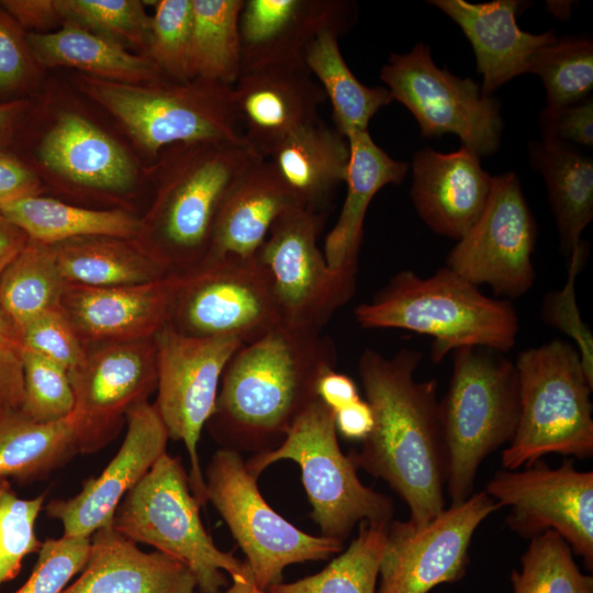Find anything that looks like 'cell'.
Here are the masks:
<instances>
[{
    "instance_id": "1",
    "label": "cell",
    "mask_w": 593,
    "mask_h": 593,
    "mask_svg": "<svg viewBox=\"0 0 593 593\" xmlns=\"http://www.w3.org/2000/svg\"><path fill=\"white\" fill-rule=\"evenodd\" d=\"M422 359L412 348L392 357L362 351L358 373L373 426L360 450L349 455L357 469L384 480L400 495L415 527L445 510L446 485L437 383L415 378Z\"/></svg>"
},
{
    "instance_id": "2",
    "label": "cell",
    "mask_w": 593,
    "mask_h": 593,
    "mask_svg": "<svg viewBox=\"0 0 593 593\" xmlns=\"http://www.w3.org/2000/svg\"><path fill=\"white\" fill-rule=\"evenodd\" d=\"M335 362L333 342L318 331L280 324L244 344L222 374L208 422L214 439L238 452L276 448L317 399L318 379Z\"/></svg>"
},
{
    "instance_id": "3",
    "label": "cell",
    "mask_w": 593,
    "mask_h": 593,
    "mask_svg": "<svg viewBox=\"0 0 593 593\" xmlns=\"http://www.w3.org/2000/svg\"><path fill=\"white\" fill-rule=\"evenodd\" d=\"M354 316L362 328L430 336L435 362L463 347L506 353L519 333L518 315L510 301L486 296L446 266L428 277L399 271L370 302L355 307Z\"/></svg>"
},
{
    "instance_id": "4",
    "label": "cell",
    "mask_w": 593,
    "mask_h": 593,
    "mask_svg": "<svg viewBox=\"0 0 593 593\" xmlns=\"http://www.w3.org/2000/svg\"><path fill=\"white\" fill-rule=\"evenodd\" d=\"M262 158L246 141L172 146L143 233L172 272L190 271L204 261L226 193Z\"/></svg>"
},
{
    "instance_id": "5",
    "label": "cell",
    "mask_w": 593,
    "mask_h": 593,
    "mask_svg": "<svg viewBox=\"0 0 593 593\" xmlns=\"http://www.w3.org/2000/svg\"><path fill=\"white\" fill-rule=\"evenodd\" d=\"M483 347L452 351L448 389L439 401L446 485L450 504L473 493L482 461L510 444L519 417L515 363Z\"/></svg>"
},
{
    "instance_id": "6",
    "label": "cell",
    "mask_w": 593,
    "mask_h": 593,
    "mask_svg": "<svg viewBox=\"0 0 593 593\" xmlns=\"http://www.w3.org/2000/svg\"><path fill=\"white\" fill-rule=\"evenodd\" d=\"M514 363L519 417L513 439L502 451L503 469L529 467L548 454L591 457L593 383L575 346L552 339L521 351Z\"/></svg>"
},
{
    "instance_id": "7",
    "label": "cell",
    "mask_w": 593,
    "mask_h": 593,
    "mask_svg": "<svg viewBox=\"0 0 593 593\" xmlns=\"http://www.w3.org/2000/svg\"><path fill=\"white\" fill-rule=\"evenodd\" d=\"M200 506L180 458L166 451L121 501L112 525L132 541L184 563L199 593H221L227 584L225 572L238 579L248 564L216 547L201 521Z\"/></svg>"
},
{
    "instance_id": "8",
    "label": "cell",
    "mask_w": 593,
    "mask_h": 593,
    "mask_svg": "<svg viewBox=\"0 0 593 593\" xmlns=\"http://www.w3.org/2000/svg\"><path fill=\"white\" fill-rule=\"evenodd\" d=\"M280 460L299 465L312 506L311 517L321 536L344 542L357 523L392 521V499L360 481L351 458L339 448L334 414L318 398L301 413L276 448L255 454L245 462L258 478Z\"/></svg>"
},
{
    "instance_id": "9",
    "label": "cell",
    "mask_w": 593,
    "mask_h": 593,
    "mask_svg": "<svg viewBox=\"0 0 593 593\" xmlns=\"http://www.w3.org/2000/svg\"><path fill=\"white\" fill-rule=\"evenodd\" d=\"M78 83L150 155L178 144L245 141L233 86L202 79L125 83L86 75Z\"/></svg>"
},
{
    "instance_id": "10",
    "label": "cell",
    "mask_w": 593,
    "mask_h": 593,
    "mask_svg": "<svg viewBox=\"0 0 593 593\" xmlns=\"http://www.w3.org/2000/svg\"><path fill=\"white\" fill-rule=\"evenodd\" d=\"M257 479L238 451H215L204 473L206 502L222 516L246 556L251 577L261 590L282 582L294 563L326 560L342 552L344 542L300 530L262 497Z\"/></svg>"
},
{
    "instance_id": "11",
    "label": "cell",
    "mask_w": 593,
    "mask_h": 593,
    "mask_svg": "<svg viewBox=\"0 0 593 593\" xmlns=\"http://www.w3.org/2000/svg\"><path fill=\"white\" fill-rule=\"evenodd\" d=\"M380 79L392 99L414 115L423 137L455 134L479 157L499 148L503 130L499 100L485 97L471 78L439 68L426 44L391 54Z\"/></svg>"
},
{
    "instance_id": "12",
    "label": "cell",
    "mask_w": 593,
    "mask_h": 593,
    "mask_svg": "<svg viewBox=\"0 0 593 593\" xmlns=\"http://www.w3.org/2000/svg\"><path fill=\"white\" fill-rule=\"evenodd\" d=\"M157 398L154 406L169 438L182 441L189 455L191 491L206 503L198 445L214 413L219 385L230 359L244 344L231 336L195 337L166 324L154 335Z\"/></svg>"
},
{
    "instance_id": "13",
    "label": "cell",
    "mask_w": 593,
    "mask_h": 593,
    "mask_svg": "<svg viewBox=\"0 0 593 593\" xmlns=\"http://www.w3.org/2000/svg\"><path fill=\"white\" fill-rule=\"evenodd\" d=\"M167 324L189 336H231L249 344L282 320L270 273L256 255L184 272Z\"/></svg>"
},
{
    "instance_id": "14",
    "label": "cell",
    "mask_w": 593,
    "mask_h": 593,
    "mask_svg": "<svg viewBox=\"0 0 593 593\" xmlns=\"http://www.w3.org/2000/svg\"><path fill=\"white\" fill-rule=\"evenodd\" d=\"M318 212L303 206L284 211L257 253L270 273L282 324L321 332L356 289L354 270H332L317 246Z\"/></svg>"
},
{
    "instance_id": "15",
    "label": "cell",
    "mask_w": 593,
    "mask_h": 593,
    "mask_svg": "<svg viewBox=\"0 0 593 593\" xmlns=\"http://www.w3.org/2000/svg\"><path fill=\"white\" fill-rule=\"evenodd\" d=\"M536 240L537 225L519 179L508 171L493 177L482 213L451 248L445 266L510 301L526 294L534 284Z\"/></svg>"
},
{
    "instance_id": "16",
    "label": "cell",
    "mask_w": 593,
    "mask_h": 593,
    "mask_svg": "<svg viewBox=\"0 0 593 593\" xmlns=\"http://www.w3.org/2000/svg\"><path fill=\"white\" fill-rule=\"evenodd\" d=\"M499 504L483 490L450 504L427 524L391 521L376 593H428L466 573L475 529Z\"/></svg>"
},
{
    "instance_id": "17",
    "label": "cell",
    "mask_w": 593,
    "mask_h": 593,
    "mask_svg": "<svg viewBox=\"0 0 593 593\" xmlns=\"http://www.w3.org/2000/svg\"><path fill=\"white\" fill-rule=\"evenodd\" d=\"M501 507L507 525L532 539L553 530L593 568V472L578 470L571 459L550 468L539 460L522 471L501 469L484 490Z\"/></svg>"
},
{
    "instance_id": "18",
    "label": "cell",
    "mask_w": 593,
    "mask_h": 593,
    "mask_svg": "<svg viewBox=\"0 0 593 593\" xmlns=\"http://www.w3.org/2000/svg\"><path fill=\"white\" fill-rule=\"evenodd\" d=\"M125 419L121 447L102 472L85 480L75 496L46 504V515L60 522L64 536L91 537L111 524L124 496L166 452L169 436L154 404L145 401L134 405Z\"/></svg>"
},
{
    "instance_id": "19",
    "label": "cell",
    "mask_w": 593,
    "mask_h": 593,
    "mask_svg": "<svg viewBox=\"0 0 593 593\" xmlns=\"http://www.w3.org/2000/svg\"><path fill=\"white\" fill-rule=\"evenodd\" d=\"M86 346L85 360L68 372L75 395L74 412L110 441L127 411L148 401L157 388L154 338Z\"/></svg>"
},
{
    "instance_id": "20",
    "label": "cell",
    "mask_w": 593,
    "mask_h": 593,
    "mask_svg": "<svg viewBox=\"0 0 593 593\" xmlns=\"http://www.w3.org/2000/svg\"><path fill=\"white\" fill-rule=\"evenodd\" d=\"M354 4L343 0H244L239 15L240 75L265 68H306L305 54L325 31L347 32Z\"/></svg>"
},
{
    "instance_id": "21",
    "label": "cell",
    "mask_w": 593,
    "mask_h": 593,
    "mask_svg": "<svg viewBox=\"0 0 593 593\" xmlns=\"http://www.w3.org/2000/svg\"><path fill=\"white\" fill-rule=\"evenodd\" d=\"M184 272L138 284L67 283L60 309L86 345L153 338L169 320Z\"/></svg>"
},
{
    "instance_id": "22",
    "label": "cell",
    "mask_w": 593,
    "mask_h": 593,
    "mask_svg": "<svg viewBox=\"0 0 593 593\" xmlns=\"http://www.w3.org/2000/svg\"><path fill=\"white\" fill-rule=\"evenodd\" d=\"M243 137L259 155L317 121L325 94L306 68H265L243 72L233 86Z\"/></svg>"
},
{
    "instance_id": "23",
    "label": "cell",
    "mask_w": 593,
    "mask_h": 593,
    "mask_svg": "<svg viewBox=\"0 0 593 593\" xmlns=\"http://www.w3.org/2000/svg\"><path fill=\"white\" fill-rule=\"evenodd\" d=\"M411 200L436 234L460 239L482 213L492 180L480 157L461 146L452 153L417 150L412 160Z\"/></svg>"
},
{
    "instance_id": "24",
    "label": "cell",
    "mask_w": 593,
    "mask_h": 593,
    "mask_svg": "<svg viewBox=\"0 0 593 593\" xmlns=\"http://www.w3.org/2000/svg\"><path fill=\"white\" fill-rule=\"evenodd\" d=\"M63 593H198V584L184 563L142 550L111 523L90 537L87 562Z\"/></svg>"
},
{
    "instance_id": "25",
    "label": "cell",
    "mask_w": 593,
    "mask_h": 593,
    "mask_svg": "<svg viewBox=\"0 0 593 593\" xmlns=\"http://www.w3.org/2000/svg\"><path fill=\"white\" fill-rule=\"evenodd\" d=\"M428 2L458 24L471 43L485 97H492L505 82L528 72L534 53L557 37L551 31L532 34L521 30L516 22L521 3L515 0Z\"/></svg>"
},
{
    "instance_id": "26",
    "label": "cell",
    "mask_w": 593,
    "mask_h": 593,
    "mask_svg": "<svg viewBox=\"0 0 593 593\" xmlns=\"http://www.w3.org/2000/svg\"><path fill=\"white\" fill-rule=\"evenodd\" d=\"M296 205L301 206L272 164L266 158L258 160L226 193L203 262L256 256L275 221Z\"/></svg>"
},
{
    "instance_id": "27",
    "label": "cell",
    "mask_w": 593,
    "mask_h": 593,
    "mask_svg": "<svg viewBox=\"0 0 593 593\" xmlns=\"http://www.w3.org/2000/svg\"><path fill=\"white\" fill-rule=\"evenodd\" d=\"M109 441L75 412L57 422L38 423L21 410L0 411V478L29 484L46 479L80 454Z\"/></svg>"
},
{
    "instance_id": "28",
    "label": "cell",
    "mask_w": 593,
    "mask_h": 593,
    "mask_svg": "<svg viewBox=\"0 0 593 593\" xmlns=\"http://www.w3.org/2000/svg\"><path fill=\"white\" fill-rule=\"evenodd\" d=\"M37 156L64 178L90 188L124 191L136 180L125 149L86 118L66 112L42 138Z\"/></svg>"
},
{
    "instance_id": "29",
    "label": "cell",
    "mask_w": 593,
    "mask_h": 593,
    "mask_svg": "<svg viewBox=\"0 0 593 593\" xmlns=\"http://www.w3.org/2000/svg\"><path fill=\"white\" fill-rule=\"evenodd\" d=\"M346 138L349 145L347 192L339 216L325 238L323 255L332 270L358 271L368 206L384 186L398 184L405 178L409 165L389 156L373 142L368 130L353 132Z\"/></svg>"
},
{
    "instance_id": "30",
    "label": "cell",
    "mask_w": 593,
    "mask_h": 593,
    "mask_svg": "<svg viewBox=\"0 0 593 593\" xmlns=\"http://www.w3.org/2000/svg\"><path fill=\"white\" fill-rule=\"evenodd\" d=\"M266 159L295 201L318 212L345 182L349 145L335 127L318 119L286 138Z\"/></svg>"
},
{
    "instance_id": "31",
    "label": "cell",
    "mask_w": 593,
    "mask_h": 593,
    "mask_svg": "<svg viewBox=\"0 0 593 593\" xmlns=\"http://www.w3.org/2000/svg\"><path fill=\"white\" fill-rule=\"evenodd\" d=\"M53 246L59 270L68 283L128 286L155 281L172 272L141 238L83 236Z\"/></svg>"
},
{
    "instance_id": "32",
    "label": "cell",
    "mask_w": 593,
    "mask_h": 593,
    "mask_svg": "<svg viewBox=\"0 0 593 593\" xmlns=\"http://www.w3.org/2000/svg\"><path fill=\"white\" fill-rule=\"evenodd\" d=\"M27 41L42 67H72L86 76L125 83H152L163 74L146 55H135L112 38L75 24L55 32L29 33Z\"/></svg>"
},
{
    "instance_id": "33",
    "label": "cell",
    "mask_w": 593,
    "mask_h": 593,
    "mask_svg": "<svg viewBox=\"0 0 593 593\" xmlns=\"http://www.w3.org/2000/svg\"><path fill=\"white\" fill-rule=\"evenodd\" d=\"M528 155L544 178L561 250L569 257L585 243L581 236L593 219V160L553 137L530 143Z\"/></svg>"
},
{
    "instance_id": "34",
    "label": "cell",
    "mask_w": 593,
    "mask_h": 593,
    "mask_svg": "<svg viewBox=\"0 0 593 593\" xmlns=\"http://www.w3.org/2000/svg\"><path fill=\"white\" fill-rule=\"evenodd\" d=\"M30 239L55 245L83 236L141 238L143 221L123 210H92L33 195L0 209Z\"/></svg>"
},
{
    "instance_id": "35",
    "label": "cell",
    "mask_w": 593,
    "mask_h": 593,
    "mask_svg": "<svg viewBox=\"0 0 593 593\" xmlns=\"http://www.w3.org/2000/svg\"><path fill=\"white\" fill-rule=\"evenodd\" d=\"M335 31L321 33L309 46L305 67L329 100L335 128L345 137L367 131L371 118L393 101L383 86L360 82L346 64Z\"/></svg>"
},
{
    "instance_id": "36",
    "label": "cell",
    "mask_w": 593,
    "mask_h": 593,
    "mask_svg": "<svg viewBox=\"0 0 593 593\" xmlns=\"http://www.w3.org/2000/svg\"><path fill=\"white\" fill-rule=\"evenodd\" d=\"M244 0H192V79L234 86L240 76L239 15Z\"/></svg>"
},
{
    "instance_id": "37",
    "label": "cell",
    "mask_w": 593,
    "mask_h": 593,
    "mask_svg": "<svg viewBox=\"0 0 593 593\" xmlns=\"http://www.w3.org/2000/svg\"><path fill=\"white\" fill-rule=\"evenodd\" d=\"M67 283L54 246L29 238L0 275V305L22 329L37 315L60 306Z\"/></svg>"
},
{
    "instance_id": "38",
    "label": "cell",
    "mask_w": 593,
    "mask_h": 593,
    "mask_svg": "<svg viewBox=\"0 0 593 593\" xmlns=\"http://www.w3.org/2000/svg\"><path fill=\"white\" fill-rule=\"evenodd\" d=\"M389 524L360 522L358 535L349 547L320 572L293 582H281L267 591L270 593H376Z\"/></svg>"
},
{
    "instance_id": "39",
    "label": "cell",
    "mask_w": 593,
    "mask_h": 593,
    "mask_svg": "<svg viewBox=\"0 0 593 593\" xmlns=\"http://www.w3.org/2000/svg\"><path fill=\"white\" fill-rule=\"evenodd\" d=\"M528 72L544 83L545 112L579 103L593 88V43L588 38L556 37L534 53Z\"/></svg>"
},
{
    "instance_id": "40",
    "label": "cell",
    "mask_w": 593,
    "mask_h": 593,
    "mask_svg": "<svg viewBox=\"0 0 593 593\" xmlns=\"http://www.w3.org/2000/svg\"><path fill=\"white\" fill-rule=\"evenodd\" d=\"M521 564L511 575L512 593H593V578L580 571L570 546L553 530L530 539Z\"/></svg>"
},
{
    "instance_id": "41",
    "label": "cell",
    "mask_w": 593,
    "mask_h": 593,
    "mask_svg": "<svg viewBox=\"0 0 593 593\" xmlns=\"http://www.w3.org/2000/svg\"><path fill=\"white\" fill-rule=\"evenodd\" d=\"M61 24L70 23L146 54L152 16L138 0H56Z\"/></svg>"
},
{
    "instance_id": "42",
    "label": "cell",
    "mask_w": 593,
    "mask_h": 593,
    "mask_svg": "<svg viewBox=\"0 0 593 593\" xmlns=\"http://www.w3.org/2000/svg\"><path fill=\"white\" fill-rule=\"evenodd\" d=\"M44 502L45 494L20 497L10 481L0 478V588L18 577L29 555L41 549L35 524Z\"/></svg>"
},
{
    "instance_id": "43",
    "label": "cell",
    "mask_w": 593,
    "mask_h": 593,
    "mask_svg": "<svg viewBox=\"0 0 593 593\" xmlns=\"http://www.w3.org/2000/svg\"><path fill=\"white\" fill-rule=\"evenodd\" d=\"M192 0H160L155 2L146 56L164 77L175 82L192 80L190 44Z\"/></svg>"
},
{
    "instance_id": "44",
    "label": "cell",
    "mask_w": 593,
    "mask_h": 593,
    "mask_svg": "<svg viewBox=\"0 0 593 593\" xmlns=\"http://www.w3.org/2000/svg\"><path fill=\"white\" fill-rule=\"evenodd\" d=\"M20 410L38 423L66 418L75 410L68 371L32 351H24V398Z\"/></svg>"
},
{
    "instance_id": "45",
    "label": "cell",
    "mask_w": 593,
    "mask_h": 593,
    "mask_svg": "<svg viewBox=\"0 0 593 593\" xmlns=\"http://www.w3.org/2000/svg\"><path fill=\"white\" fill-rule=\"evenodd\" d=\"M586 256V243L570 254L567 281L560 290L545 296L541 316L546 324L573 340L583 369L593 383V336L581 317L575 299V279L583 268Z\"/></svg>"
},
{
    "instance_id": "46",
    "label": "cell",
    "mask_w": 593,
    "mask_h": 593,
    "mask_svg": "<svg viewBox=\"0 0 593 593\" xmlns=\"http://www.w3.org/2000/svg\"><path fill=\"white\" fill-rule=\"evenodd\" d=\"M90 550V537L46 538L25 583L14 593H63L81 572Z\"/></svg>"
},
{
    "instance_id": "47",
    "label": "cell",
    "mask_w": 593,
    "mask_h": 593,
    "mask_svg": "<svg viewBox=\"0 0 593 593\" xmlns=\"http://www.w3.org/2000/svg\"><path fill=\"white\" fill-rule=\"evenodd\" d=\"M43 67L27 41V32L0 7V102L23 99Z\"/></svg>"
},
{
    "instance_id": "48",
    "label": "cell",
    "mask_w": 593,
    "mask_h": 593,
    "mask_svg": "<svg viewBox=\"0 0 593 593\" xmlns=\"http://www.w3.org/2000/svg\"><path fill=\"white\" fill-rule=\"evenodd\" d=\"M21 334L25 349L58 363L68 372L79 367L86 358L87 346L60 306L34 317L21 329Z\"/></svg>"
},
{
    "instance_id": "49",
    "label": "cell",
    "mask_w": 593,
    "mask_h": 593,
    "mask_svg": "<svg viewBox=\"0 0 593 593\" xmlns=\"http://www.w3.org/2000/svg\"><path fill=\"white\" fill-rule=\"evenodd\" d=\"M24 351L21 329L0 305V407L20 410L24 398Z\"/></svg>"
},
{
    "instance_id": "50",
    "label": "cell",
    "mask_w": 593,
    "mask_h": 593,
    "mask_svg": "<svg viewBox=\"0 0 593 593\" xmlns=\"http://www.w3.org/2000/svg\"><path fill=\"white\" fill-rule=\"evenodd\" d=\"M542 137L573 141L585 146L593 145L592 99L562 108L555 112L542 111L540 115Z\"/></svg>"
},
{
    "instance_id": "51",
    "label": "cell",
    "mask_w": 593,
    "mask_h": 593,
    "mask_svg": "<svg viewBox=\"0 0 593 593\" xmlns=\"http://www.w3.org/2000/svg\"><path fill=\"white\" fill-rule=\"evenodd\" d=\"M38 175L19 157L0 149V209L18 200L38 195Z\"/></svg>"
},
{
    "instance_id": "52",
    "label": "cell",
    "mask_w": 593,
    "mask_h": 593,
    "mask_svg": "<svg viewBox=\"0 0 593 593\" xmlns=\"http://www.w3.org/2000/svg\"><path fill=\"white\" fill-rule=\"evenodd\" d=\"M0 7L29 33H46L61 23L56 0H0Z\"/></svg>"
},
{
    "instance_id": "53",
    "label": "cell",
    "mask_w": 593,
    "mask_h": 593,
    "mask_svg": "<svg viewBox=\"0 0 593 593\" xmlns=\"http://www.w3.org/2000/svg\"><path fill=\"white\" fill-rule=\"evenodd\" d=\"M317 398L332 411L336 412L361 399L355 381L335 369L325 371L316 385Z\"/></svg>"
},
{
    "instance_id": "54",
    "label": "cell",
    "mask_w": 593,
    "mask_h": 593,
    "mask_svg": "<svg viewBox=\"0 0 593 593\" xmlns=\"http://www.w3.org/2000/svg\"><path fill=\"white\" fill-rule=\"evenodd\" d=\"M333 414L336 430L344 438L362 441L372 429L373 415L366 400L359 399Z\"/></svg>"
},
{
    "instance_id": "55",
    "label": "cell",
    "mask_w": 593,
    "mask_h": 593,
    "mask_svg": "<svg viewBox=\"0 0 593 593\" xmlns=\"http://www.w3.org/2000/svg\"><path fill=\"white\" fill-rule=\"evenodd\" d=\"M30 109L27 99L0 102V149L12 141Z\"/></svg>"
},
{
    "instance_id": "56",
    "label": "cell",
    "mask_w": 593,
    "mask_h": 593,
    "mask_svg": "<svg viewBox=\"0 0 593 593\" xmlns=\"http://www.w3.org/2000/svg\"><path fill=\"white\" fill-rule=\"evenodd\" d=\"M27 239V235L0 211V275Z\"/></svg>"
},
{
    "instance_id": "57",
    "label": "cell",
    "mask_w": 593,
    "mask_h": 593,
    "mask_svg": "<svg viewBox=\"0 0 593 593\" xmlns=\"http://www.w3.org/2000/svg\"><path fill=\"white\" fill-rule=\"evenodd\" d=\"M232 581V585L223 593H270L266 590L259 589L256 585L251 577L249 566L246 573L242 578L234 579Z\"/></svg>"
},
{
    "instance_id": "58",
    "label": "cell",
    "mask_w": 593,
    "mask_h": 593,
    "mask_svg": "<svg viewBox=\"0 0 593 593\" xmlns=\"http://www.w3.org/2000/svg\"><path fill=\"white\" fill-rule=\"evenodd\" d=\"M0 411H1V407H0Z\"/></svg>"
}]
</instances>
